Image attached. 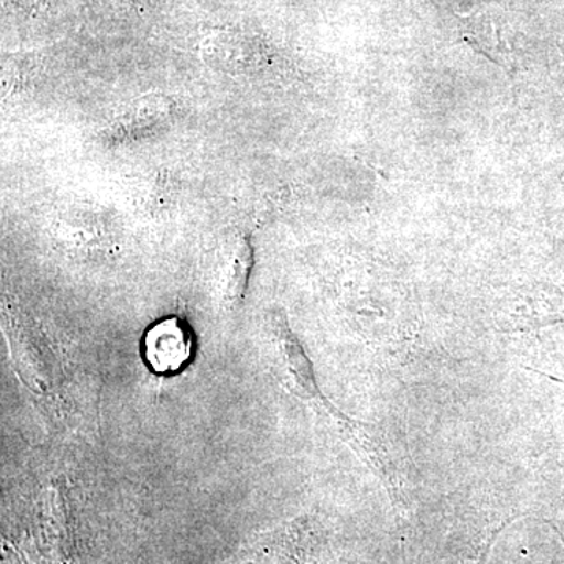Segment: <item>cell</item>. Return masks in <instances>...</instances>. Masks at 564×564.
<instances>
[{"label":"cell","instance_id":"cell-1","mask_svg":"<svg viewBox=\"0 0 564 564\" xmlns=\"http://www.w3.org/2000/svg\"><path fill=\"white\" fill-rule=\"evenodd\" d=\"M143 358L152 372L173 375L193 358L195 336L191 325L180 317H166L150 326L143 336Z\"/></svg>","mask_w":564,"mask_h":564},{"label":"cell","instance_id":"cell-2","mask_svg":"<svg viewBox=\"0 0 564 564\" xmlns=\"http://www.w3.org/2000/svg\"><path fill=\"white\" fill-rule=\"evenodd\" d=\"M254 267V248L248 237H234L226 247L220 267L223 302L229 310L242 304Z\"/></svg>","mask_w":564,"mask_h":564},{"label":"cell","instance_id":"cell-3","mask_svg":"<svg viewBox=\"0 0 564 564\" xmlns=\"http://www.w3.org/2000/svg\"><path fill=\"white\" fill-rule=\"evenodd\" d=\"M229 564H295L289 558L284 552H281V549L267 547V549H258L254 551L243 552L242 556L234 560V562Z\"/></svg>","mask_w":564,"mask_h":564},{"label":"cell","instance_id":"cell-4","mask_svg":"<svg viewBox=\"0 0 564 564\" xmlns=\"http://www.w3.org/2000/svg\"><path fill=\"white\" fill-rule=\"evenodd\" d=\"M473 564H484V558H481L480 562L477 563L473 562Z\"/></svg>","mask_w":564,"mask_h":564}]
</instances>
